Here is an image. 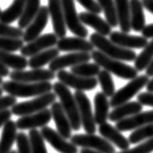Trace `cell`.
<instances>
[{"instance_id":"obj_1","label":"cell","mask_w":153,"mask_h":153,"mask_svg":"<svg viewBox=\"0 0 153 153\" xmlns=\"http://www.w3.org/2000/svg\"><path fill=\"white\" fill-rule=\"evenodd\" d=\"M3 91L16 98L37 97L52 90V84L50 82H22L15 80H7L1 85Z\"/></svg>"},{"instance_id":"obj_2","label":"cell","mask_w":153,"mask_h":153,"mask_svg":"<svg viewBox=\"0 0 153 153\" xmlns=\"http://www.w3.org/2000/svg\"><path fill=\"white\" fill-rule=\"evenodd\" d=\"M52 89H53L56 97L59 98V103L61 104L64 111L69 118L72 130H79L82 127V122H80L78 104H76V99L70 91L69 87L62 82H57L52 84Z\"/></svg>"},{"instance_id":"obj_3","label":"cell","mask_w":153,"mask_h":153,"mask_svg":"<svg viewBox=\"0 0 153 153\" xmlns=\"http://www.w3.org/2000/svg\"><path fill=\"white\" fill-rule=\"evenodd\" d=\"M91 58L94 60L96 64L123 79H133L138 76V71L134 67L123 63L117 59L108 57L100 51H93L91 52Z\"/></svg>"},{"instance_id":"obj_4","label":"cell","mask_w":153,"mask_h":153,"mask_svg":"<svg viewBox=\"0 0 153 153\" xmlns=\"http://www.w3.org/2000/svg\"><path fill=\"white\" fill-rule=\"evenodd\" d=\"M90 43L94 46V48H97L98 51L103 52L108 57L117 59L120 61H134L137 57L135 51L115 45L110 39H107L106 36L100 35L96 32L90 35Z\"/></svg>"},{"instance_id":"obj_5","label":"cell","mask_w":153,"mask_h":153,"mask_svg":"<svg viewBox=\"0 0 153 153\" xmlns=\"http://www.w3.org/2000/svg\"><path fill=\"white\" fill-rule=\"evenodd\" d=\"M55 93L51 91L43 95L37 96V97L31 100V101L17 103L11 108L12 114L18 116H25L28 114H36V112H39L45 110V108H48V107L55 102Z\"/></svg>"},{"instance_id":"obj_6","label":"cell","mask_w":153,"mask_h":153,"mask_svg":"<svg viewBox=\"0 0 153 153\" xmlns=\"http://www.w3.org/2000/svg\"><path fill=\"white\" fill-rule=\"evenodd\" d=\"M148 82H149V76L146 75L137 76L135 79H131V82L127 83L125 86L115 91V93L111 98L110 107L116 108L120 105L129 102L137 93H139V91L143 87L146 86Z\"/></svg>"},{"instance_id":"obj_7","label":"cell","mask_w":153,"mask_h":153,"mask_svg":"<svg viewBox=\"0 0 153 153\" xmlns=\"http://www.w3.org/2000/svg\"><path fill=\"white\" fill-rule=\"evenodd\" d=\"M71 143L76 146L92 149L101 153H115L114 146L103 137H98L94 134H79L71 138Z\"/></svg>"},{"instance_id":"obj_8","label":"cell","mask_w":153,"mask_h":153,"mask_svg":"<svg viewBox=\"0 0 153 153\" xmlns=\"http://www.w3.org/2000/svg\"><path fill=\"white\" fill-rule=\"evenodd\" d=\"M61 4L66 27L76 37L85 39L88 36V30L82 23L76 13L75 0H61Z\"/></svg>"},{"instance_id":"obj_9","label":"cell","mask_w":153,"mask_h":153,"mask_svg":"<svg viewBox=\"0 0 153 153\" xmlns=\"http://www.w3.org/2000/svg\"><path fill=\"white\" fill-rule=\"evenodd\" d=\"M74 97L78 104L80 122L86 132V134H95L96 132V123L94 120V114L92 112L91 103L86 94L83 91L76 90L74 94Z\"/></svg>"},{"instance_id":"obj_10","label":"cell","mask_w":153,"mask_h":153,"mask_svg":"<svg viewBox=\"0 0 153 153\" xmlns=\"http://www.w3.org/2000/svg\"><path fill=\"white\" fill-rule=\"evenodd\" d=\"M56 78L66 86L74 88L78 91L92 90L98 84V79L96 78H84V76H76L65 70L58 71V73L56 74Z\"/></svg>"},{"instance_id":"obj_11","label":"cell","mask_w":153,"mask_h":153,"mask_svg":"<svg viewBox=\"0 0 153 153\" xmlns=\"http://www.w3.org/2000/svg\"><path fill=\"white\" fill-rule=\"evenodd\" d=\"M11 80L22 82H50L55 78L54 72L50 69H32L30 71H13L10 75Z\"/></svg>"},{"instance_id":"obj_12","label":"cell","mask_w":153,"mask_h":153,"mask_svg":"<svg viewBox=\"0 0 153 153\" xmlns=\"http://www.w3.org/2000/svg\"><path fill=\"white\" fill-rule=\"evenodd\" d=\"M49 18L50 15L48 7L42 6L40 8L37 16L30 22V25L25 28V31H23L22 41L25 43H29L35 40L36 38H38L41 35L42 31L47 26L48 22H49Z\"/></svg>"},{"instance_id":"obj_13","label":"cell","mask_w":153,"mask_h":153,"mask_svg":"<svg viewBox=\"0 0 153 153\" xmlns=\"http://www.w3.org/2000/svg\"><path fill=\"white\" fill-rule=\"evenodd\" d=\"M41 134L44 140L51 144L52 148L60 153H78V146L72 143H68L66 139L59 134L57 131L51 127H42Z\"/></svg>"},{"instance_id":"obj_14","label":"cell","mask_w":153,"mask_h":153,"mask_svg":"<svg viewBox=\"0 0 153 153\" xmlns=\"http://www.w3.org/2000/svg\"><path fill=\"white\" fill-rule=\"evenodd\" d=\"M58 41V38L56 37L54 33H47L39 36L33 41L27 43L25 46H23L19 51L21 53L23 56H33L35 54L39 53L45 50L50 49V48H53L56 46Z\"/></svg>"},{"instance_id":"obj_15","label":"cell","mask_w":153,"mask_h":153,"mask_svg":"<svg viewBox=\"0 0 153 153\" xmlns=\"http://www.w3.org/2000/svg\"><path fill=\"white\" fill-rule=\"evenodd\" d=\"M51 111L49 108H45L36 114L25 115L17 120V127L19 130H33L36 128L47 126L51 120Z\"/></svg>"},{"instance_id":"obj_16","label":"cell","mask_w":153,"mask_h":153,"mask_svg":"<svg viewBox=\"0 0 153 153\" xmlns=\"http://www.w3.org/2000/svg\"><path fill=\"white\" fill-rule=\"evenodd\" d=\"M90 59L91 54H89V52H71L69 54L57 56L50 63L49 69L55 73L67 67H73L78 64L88 62Z\"/></svg>"},{"instance_id":"obj_17","label":"cell","mask_w":153,"mask_h":153,"mask_svg":"<svg viewBox=\"0 0 153 153\" xmlns=\"http://www.w3.org/2000/svg\"><path fill=\"white\" fill-rule=\"evenodd\" d=\"M48 10H49V15L51 19L52 28L54 31L53 33L58 39L66 37L67 27L65 21H64L61 0H49Z\"/></svg>"},{"instance_id":"obj_18","label":"cell","mask_w":153,"mask_h":153,"mask_svg":"<svg viewBox=\"0 0 153 153\" xmlns=\"http://www.w3.org/2000/svg\"><path fill=\"white\" fill-rule=\"evenodd\" d=\"M153 122V111H146L143 112L129 116L120 121L116 122L115 128L120 132H126L131 130H136L140 127H143L147 124Z\"/></svg>"},{"instance_id":"obj_19","label":"cell","mask_w":153,"mask_h":153,"mask_svg":"<svg viewBox=\"0 0 153 153\" xmlns=\"http://www.w3.org/2000/svg\"><path fill=\"white\" fill-rule=\"evenodd\" d=\"M110 40L124 49H143L147 45V39L143 36H133L121 31H114L110 34Z\"/></svg>"},{"instance_id":"obj_20","label":"cell","mask_w":153,"mask_h":153,"mask_svg":"<svg viewBox=\"0 0 153 153\" xmlns=\"http://www.w3.org/2000/svg\"><path fill=\"white\" fill-rule=\"evenodd\" d=\"M56 48L59 51H73V52H92L94 46L84 38L79 37H63L60 38Z\"/></svg>"},{"instance_id":"obj_21","label":"cell","mask_w":153,"mask_h":153,"mask_svg":"<svg viewBox=\"0 0 153 153\" xmlns=\"http://www.w3.org/2000/svg\"><path fill=\"white\" fill-rule=\"evenodd\" d=\"M51 117L53 118L57 132L64 139H70L72 137V127L69 118L64 111L61 104L59 102H54L51 104Z\"/></svg>"},{"instance_id":"obj_22","label":"cell","mask_w":153,"mask_h":153,"mask_svg":"<svg viewBox=\"0 0 153 153\" xmlns=\"http://www.w3.org/2000/svg\"><path fill=\"white\" fill-rule=\"evenodd\" d=\"M99 133L104 139H106L108 142L114 143L115 146H117L121 150L129 149L130 143L129 140L124 137L121 132L118 131L115 127L111 126L110 123L105 122L101 125H99Z\"/></svg>"},{"instance_id":"obj_23","label":"cell","mask_w":153,"mask_h":153,"mask_svg":"<svg viewBox=\"0 0 153 153\" xmlns=\"http://www.w3.org/2000/svg\"><path fill=\"white\" fill-rule=\"evenodd\" d=\"M79 17L83 25H85L92 27L96 31V33L103 36H108L111 33V26L105 19L100 18L97 14L82 12L79 15Z\"/></svg>"},{"instance_id":"obj_24","label":"cell","mask_w":153,"mask_h":153,"mask_svg":"<svg viewBox=\"0 0 153 153\" xmlns=\"http://www.w3.org/2000/svg\"><path fill=\"white\" fill-rule=\"evenodd\" d=\"M143 111V105L139 102H127L114 108L111 112L108 114V119L111 121L117 122L129 116L139 114Z\"/></svg>"},{"instance_id":"obj_25","label":"cell","mask_w":153,"mask_h":153,"mask_svg":"<svg viewBox=\"0 0 153 153\" xmlns=\"http://www.w3.org/2000/svg\"><path fill=\"white\" fill-rule=\"evenodd\" d=\"M17 124L13 120L10 119L5 123L0 138V153H9L11 151V148L17 139Z\"/></svg>"},{"instance_id":"obj_26","label":"cell","mask_w":153,"mask_h":153,"mask_svg":"<svg viewBox=\"0 0 153 153\" xmlns=\"http://www.w3.org/2000/svg\"><path fill=\"white\" fill-rule=\"evenodd\" d=\"M130 23L131 29L136 32H142L146 26V16L142 0H130Z\"/></svg>"},{"instance_id":"obj_27","label":"cell","mask_w":153,"mask_h":153,"mask_svg":"<svg viewBox=\"0 0 153 153\" xmlns=\"http://www.w3.org/2000/svg\"><path fill=\"white\" fill-rule=\"evenodd\" d=\"M94 120L98 125L107 122L108 118V108H110V101L103 92H97L94 97Z\"/></svg>"},{"instance_id":"obj_28","label":"cell","mask_w":153,"mask_h":153,"mask_svg":"<svg viewBox=\"0 0 153 153\" xmlns=\"http://www.w3.org/2000/svg\"><path fill=\"white\" fill-rule=\"evenodd\" d=\"M114 4L120 30L124 33H129L131 31L130 0H114Z\"/></svg>"},{"instance_id":"obj_29","label":"cell","mask_w":153,"mask_h":153,"mask_svg":"<svg viewBox=\"0 0 153 153\" xmlns=\"http://www.w3.org/2000/svg\"><path fill=\"white\" fill-rule=\"evenodd\" d=\"M57 56H59V50L57 48H50L31 56L28 60V66L31 69H40L47 64H50Z\"/></svg>"},{"instance_id":"obj_30","label":"cell","mask_w":153,"mask_h":153,"mask_svg":"<svg viewBox=\"0 0 153 153\" xmlns=\"http://www.w3.org/2000/svg\"><path fill=\"white\" fill-rule=\"evenodd\" d=\"M0 62L7 68H11L14 71L25 70L28 66V60L25 56L18 55L9 51H0Z\"/></svg>"},{"instance_id":"obj_31","label":"cell","mask_w":153,"mask_h":153,"mask_svg":"<svg viewBox=\"0 0 153 153\" xmlns=\"http://www.w3.org/2000/svg\"><path fill=\"white\" fill-rule=\"evenodd\" d=\"M41 0H26L25 9L19 19V28L23 29L30 25L41 8Z\"/></svg>"},{"instance_id":"obj_32","label":"cell","mask_w":153,"mask_h":153,"mask_svg":"<svg viewBox=\"0 0 153 153\" xmlns=\"http://www.w3.org/2000/svg\"><path fill=\"white\" fill-rule=\"evenodd\" d=\"M25 1L26 0H14L7 9L2 11L0 15V22L6 25H10L19 19L25 9Z\"/></svg>"},{"instance_id":"obj_33","label":"cell","mask_w":153,"mask_h":153,"mask_svg":"<svg viewBox=\"0 0 153 153\" xmlns=\"http://www.w3.org/2000/svg\"><path fill=\"white\" fill-rule=\"evenodd\" d=\"M153 59V39L147 45L143 48V51L140 54L137 55L136 59L134 60L135 69L138 72H142L146 70L147 66L149 65L151 60Z\"/></svg>"},{"instance_id":"obj_34","label":"cell","mask_w":153,"mask_h":153,"mask_svg":"<svg viewBox=\"0 0 153 153\" xmlns=\"http://www.w3.org/2000/svg\"><path fill=\"white\" fill-rule=\"evenodd\" d=\"M101 71V67L96 63H82L71 67V73L84 78H95Z\"/></svg>"},{"instance_id":"obj_35","label":"cell","mask_w":153,"mask_h":153,"mask_svg":"<svg viewBox=\"0 0 153 153\" xmlns=\"http://www.w3.org/2000/svg\"><path fill=\"white\" fill-rule=\"evenodd\" d=\"M98 4L104 12L106 22L111 27H116L118 25L117 15H116V9L114 0H97Z\"/></svg>"},{"instance_id":"obj_36","label":"cell","mask_w":153,"mask_h":153,"mask_svg":"<svg viewBox=\"0 0 153 153\" xmlns=\"http://www.w3.org/2000/svg\"><path fill=\"white\" fill-rule=\"evenodd\" d=\"M28 140H29L31 153H48L45 140H44L41 132H39L37 129L29 131L28 134Z\"/></svg>"},{"instance_id":"obj_37","label":"cell","mask_w":153,"mask_h":153,"mask_svg":"<svg viewBox=\"0 0 153 153\" xmlns=\"http://www.w3.org/2000/svg\"><path fill=\"white\" fill-rule=\"evenodd\" d=\"M97 76L98 82L102 88V92L107 97H111L115 93V86L111 73L106 70H101Z\"/></svg>"},{"instance_id":"obj_38","label":"cell","mask_w":153,"mask_h":153,"mask_svg":"<svg viewBox=\"0 0 153 153\" xmlns=\"http://www.w3.org/2000/svg\"><path fill=\"white\" fill-rule=\"evenodd\" d=\"M153 138V122L147 124V125L140 127L132 133L129 137V143L136 144L139 143L143 140H146L148 139Z\"/></svg>"},{"instance_id":"obj_39","label":"cell","mask_w":153,"mask_h":153,"mask_svg":"<svg viewBox=\"0 0 153 153\" xmlns=\"http://www.w3.org/2000/svg\"><path fill=\"white\" fill-rule=\"evenodd\" d=\"M22 39L21 38H8L0 37V51H17L23 47Z\"/></svg>"},{"instance_id":"obj_40","label":"cell","mask_w":153,"mask_h":153,"mask_svg":"<svg viewBox=\"0 0 153 153\" xmlns=\"http://www.w3.org/2000/svg\"><path fill=\"white\" fill-rule=\"evenodd\" d=\"M23 31L19 27L11 26L0 22V37L8 38H22Z\"/></svg>"},{"instance_id":"obj_41","label":"cell","mask_w":153,"mask_h":153,"mask_svg":"<svg viewBox=\"0 0 153 153\" xmlns=\"http://www.w3.org/2000/svg\"><path fill=\"white\" fill-rule=\"evenodd\" d=\"M16 143H17L18 146V153H31L29 140L25 133L21 132L17 134Z\"/></svg>"},{"instance_id":"obj_42","label":"cell","mask_w":153,"mask_h":153,"mask_svg":"<svg viewBox=\"0 0 153 153\" xmlns=\"http://www.w3.org/2000/svg\"><path fill=\"white\" fill-rule=\"evenodd\" d=\"M151 152H153V138L144 140L142 144H139L138 146L132 148V149L122 150V152H117V153H151Z\"/></svg>"},{"instance_id":"obj_43","label":"cell","mask_w":153,"mask_h":153,"mask_svg":"<svg viewBox=\"0 0 153 153\" xmlns=\"http://www.w3.org/2000/svg\"><path fill=\"white\" fill-rule=\"evenodd\" d=\"M87 12L99 15L102 12V9L96 0H76Z\"/></svg>"},{"instance_id":"obj_44","label":"cell","mask_w":153,"mask_h":153,"mask_svg":"<svg viewBox=\"0 0 153 153\" xmlns=\"http://www.w3.org/2000/svg\"><path fill=\"white\" fill-rule=\"evenodd\" d=\"M15 104H17V98L14 96H1L0 97V111L12 108Z\"/></svg>"},{"instance_id":"obj_45","label":"cell","mask_w":153,"mask_h":153,"mask_svg":"<svg viewBox=\"0 0 153 153\" xmlns=\"http://www.w3.org/2000/svg\"><path fill=\"white\" fill-rule=\"evenodd\" d=\"M138 102L143 106L153 108V92H143L138 95Z\"/></svg>"},{"instance_id":"obj_46","label":"cell","mask_w":153,"mask_h":153,"mask_svg":"<svg viewBox=\"0 0 153 153\" xmlns=\"http://www.w3.org/2000/svg\"><path fill=\"white\" fill-rule=\"evenodd\" d=\"M11 116H12V111L9 108L0 111V128L3 127L6 122L9 121L11 119Z\"/></svg>"},{"instance_id":"obj_47","label":"cell","mask_w":153,"mask_h":153,"mask_svg":"<svg viewBox=\"0 0 153 153\" xmlns=\"http://www.w3.org/2000/svg\"><path fill=\"white\" fill-rule=\"evenodd\" d=\"M142 34L146 39H153V23L144 26L142 30Z\"/></svg>"},{"instance_id":"obj_48","label":"cell","mask_w":153,"mask_h":153,"mask_svg":"<svg viewBox=\"0 0 153 153\" xmlns=\"http://www.w3.org/2000/svg\"><path fill=\"white\" fill-rule=\"evenodd\" d=\"M142 3L143 5V8L153 14V0H142Z\"/></svg>"},{"instance_id":"obj_49","label":"cell","mask_w":153,"mask_h":153,"mask_svg":"<svg viewBox=\"0 0 153 153\" xmlns=\"http://www.w3.org/2000/svg\"><path fill=\"white\" fill-rule=\"evenodd\" d=\"M10 75V72H9V68H7L5 65L0 62V76L1 78H5V76H8Z\"/></svg>"},{"instance_id":"obj_50","label":"cell","mask_w":153,"mask_h":153,"mask_svg":"<svg viewBox=\"0 0 153 153\" xmlns=\"http://www.w3.org/2000/svg\"><path fill=\"white\" fill-rule=\"evenodd\" d=\"M146 75L147 76H153V59L151 60L150 64L147 66V68L146 69Z\"/></svg>"},{"instance_id":"obj_51","label":"cell","mask_w":153,"mask_h":153,"mask_svg":"<svg viewBox=\"0 0 153 153\" xmlns=\"http://www.w3.org/2000/svg\"><path fill=\"white\" fill-rule=\"evenodd\" d=\"M146 89H147V92H153V78L146 84Z\"/></svg>"},{"instance_id":"obj_52","label":"cell","mask_w":153,"mask_h":153,"mask_svg":"<svg viewBox=\"0 0 153 153\" xmlns=\"http://www.w3.org/2000/svg\"><path fill=\"white\" fill-rule=\"evenodd\" d=\"M79 153H101V152L95 151V150H92V149H87V148H82V149L79 151Z\"/></svg>"},{"instance_id":"obj_53","label":"cell","mask_w":153,"mask_h":153,"mask_svg":"<svg viewBox=\"0 0 153 153\" xmlns=\"http://www.w3.org/2000/svg\"><path fill=\"white\" fill-rule=\"evenodd\" d=\"M4 82H3V78H1V76H0V85H2V83H3Z\"/></svg>"},{"instance_id":"obj_54","label":"cell","mask_w":153,"mask_h":153,"mask_svg":"<svg viewBox=\"0 0 153 153\" xmlns=\"http://www.w3.org/2000/svg\"><path fill=\"white\" fill-rule=\"evenodd\" d=\"M2 94H3V89H2L1 87H0V97L2 96Z\"/></svg>"},{"instance_id":"obj_55","label":"cell","mask_w":153,"mask_h":153,"mask_svg":"<svg viewBox=\"0 0 153 153\" xmlns=\"http://www.w3.org/2000/svg\"><path fill=\"white\" fill-rule=\"evenodd\" d=\"M9 153H18V151H16V150H11Z\"/></svg>"},{"instance_id":"obj_56","label":"cell","mask_w":153,"mask_h":153,"mask_svg":"<svg viewBox=\"0 0 153 153\" xmlns=\"http://www.w3.org/2000/svg\"><path fill=\"white\" fill-rule=\"evenodd\" d=\"M1 13H2V11H1V9H0V15H1Z\"/></svg>"}]
</instances>
